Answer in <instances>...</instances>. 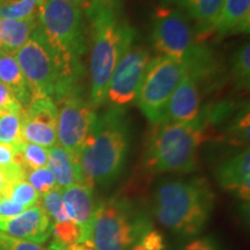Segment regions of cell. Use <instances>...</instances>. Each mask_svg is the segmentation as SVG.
I'll use <instances>...</instances> for the list:
<instances>
[{"label":"cell","instance_id":"4fadbf2b","mask_svg":"<svg viewBox=\"0 0 250 250\" xmlns=\"http://www.w3.org/2000/svg\"><path fill=\"white\" fill-rule=\"evenodd\" d=\"M62 199L67 215L80 229L81 243L92 247L93 225L99 205L94 188L88 184H74L62 190Z\"/></svg>","mask_w":250,"mask_h":250},{"label":"cell","instance_id":"cb8c5ba5","mask_svg":"<svg viewBox=\"0 0 250 250\" xmlns=\"http://www.w3.org/2000/svg\"><path fill=\"white\" fill-rule=\"evenodd\" d=\"M18 153L20 155L21 164L27 171L40 169L48 166L49 149L42 146L23 142L18 148Z\"/></svg>","mask_w":250,"mask_h":250},{"label":"cell","instance_id":"44dd1931","mask_svg":"<svg viewBox=\"0 0 250 250\" xmlns=\"http://www.w3.org/2000/svg\"><path fill=\"white\" fill-rule=\"evenodd\" d=\"M0 83L13 93L19 103L26 109L33 102L26 78L13 55L0 51Z\"/></svg>","mask_w":250,"mask_h":250},{"label":"cell","instance_id":"30bf717a","mask_svg":"<svg viewBox=\"0 0 250 250\" xmlns=\"http://www.w3.org/2000/svg\"><path fill=\"white\" fill-rule=\"evenodd\" d=\"M56 105H59L57 142L61 147L78 156L98 116L96 108L83 95L81 89L71 93Z\"/></svg>","mask_w":250,"mask_h":250},{"label":"cell","instance_id":"f546056e","mask_svg":"<svg viewBox=\"0 0 250 250\" xmlns=\"http://www.w3.org/2000/svg\"><path fill=\"white\" fill-rule=\"evenodd\" d=\"M130 250H168L165 236L160 230L151 228L146 232Z\"/></svg>","mask_w":250,"mask_h":250},{"label":"cell","instance_id":"8d00e7d4","mask_svg":"<svg viewBox=\"0 0 250 250\" xmlns=\"http://www.w3.org/2000/svg\"><path fill=\"white\" fill-rule=\"evenodd\" d=\"M64 1L68 2V4L76 6L78 8H83L85 6L88 4L89 0H64Z\"/></svg>","mask_w":250,"mask_h":250},{"label":"cell","instance_id":"ffe728a7","mask_svg":"<svg viewBox=\"0 0 250 250\" xmlns=\"http://www.w3.org/2000/svg\"><path fill=\"white\" fill-rule=\"evenodd\" d=\"M37 27L39 21L36 15L22 20L0 19V51L15 56Z\"/></svg>","mask_w":250,"mask_h":250},{"label":"cell","instance_id":"ac0fdd59","mask_svg":"<svg viewBox=\"0 0 250 250\" xmlns=\"http://www.w3.org/2000/svg\"><path fill=\"white\" fill-rule=\"evenodd\" d=\"M165 5L173 6L196 22L197 36H206L212 33L224 0H162Z\"/></svg>","mask_w":250,"mask_h":250},{"label":"cell","instance_id":"2e32d148","mask_svg":"<svg viewBox=\"0 0 250 250\" xmlns=\"http://www.w3.org/2000/svg\"><path fill=\"white\" fill-rule=\"evenodd\" d=\"M201 109V85L187 74L171 95L162 123H189L196 120Z\"/></svg>","mask_w":250,"mask_h":250},{"label":"cell","instance_id":"d4e9b609","mask_svg":"<svg viewBox=\"0 0 250 250\" xmlns=\"http://www.w3.org/2000/svg\"><path fill=\"white\" fill-rule=\"evenodd\" d=\"M39 0H17L0 2V19L22 20L35 17Z\"/></svg>","mask_w":250,"mask_h":250},{"label":"cell","instance_id":"f35d334b","mask_svg":"<svg viewBox=\"0 0 250 250\" xmlns=\"http://www.w3.org/2000/svg\"><path fill=\"white\" fill-rule=\"evenodd\" d=\"M2 1H6V0H0V2H2Z\"/></svg>","mask_w":250,"mask_h":250},{"label":"cell","instance_id":"7a4b0ae2","mask_svg":"<svg viewBox=\"0 0 250 250\" xmlns=\"http://www.w3.org/2000/svg\"><path fill=\"white\" fill-rule=\"evenodd\" d=\"M131 144L124 108L111 107L96 116L78 155L86 183L107 188L123 173Z\"/></svg>","mask_w":250,"mask_h":250},{"label":"cell","instance_id":"e0dca14e","mask_svg":"<svg viewBox=\"0 0 250 250\" xmlns=\"http://www.w3.org/2000/svg\"><path fill=\"white\" fill-rule=\"evenodd\" d=\"M250 0H224L215 19L212 33L217 36L249 33Z\"/></svg>","mask_w":250,"mask_h":250},{"label":"cell","instance_id":"6da1fadb","mask_svg":"<svg viewBox=\"0 0 250 250\" xmlns=\"http://www.w3.org/2000/svg\"><path fill=\"white\" fill-rule=\"evenodd\" d=\"M89 21L90 101L98 109L105 103L112 72L134 43V29L103 0H89L83 8Z\"/></svg>","mask_w":250,"mask_h":250},{"label":"cell","instance_id":"9a60e30c","mask_svg":"<svg viewBox=\"0 0 250 250\" xmlns=\"http://www.w3.org/2000/svg\"><path fill=\"white\" fill-rule=\"evenodd\" d=\"M215 179L226 191L235 193L237 198L249 203L250 198V151L242 149L225 159L215 169Z\"/></svg>","mask_w":250,"mask_h":250},{"label":"cell","instance_id":"f1b7e54d","mask_svg":"<svg viewBox=\"0 0 250 250\" xmlns=\"http://www.w3.org/2000/svg\"><path fill=\"white\" fill-rule=\"evenodd\" d=\"M26 180L40 193V196L45 195V193L50 192L51 190L58 188L57 184H56L54 174H52V171L48 167L27 171Z\"/></svg>","mask_w":250,"mask_h":250},{"label":"cell","instance_id":"4dcf8cb0","mask_svg":"<svg viewBox=\"0 0 250 250\" xmlns=\"http://www.w3.org/2000/svg\"><path fill=\"white\" fill-rule=\"evenodd\" d=\"M179 250H224L220 242L213 235H204L191 237L184 242Z\"/></svg>","mask_w":250,"mask_h":250},{"label":"cell","instance_id":"277c9868","mask_svg":"<svg viewBox=\"0 0 250 250\" xmlns=\"http://www.w3.org/2000/svg\"><path fill=\"white\" fill-rule=\"evenodd\" d=\"M14 57L26 78L33 101L50 99L57 104L80 89L81 77L85 73L83 65L62 58L39 27Z\"/></svg>","mask_w":250,"mask_h":250},{"label":"cell","instance_id":"7402d4cb","mask_svg":"<svg viewBox=\"0 0 250 250\" xmlns=\"http://www.w3.org/2000/svg\"><path fill=\"white\" fill-rule=\"evenodd\" d=\"M22 116L23 112L21 114L1 112L0 114V143L13 146L17 151L23 143Z\"/></svg>","mask_w":250,"mask_h":250},{"label":"cell","instance_id":"4316f807","mask_svg":"<svg viewBox=\"0 0 250 250\" xmlns=\"http://www.w3.org/2000/svg\"><path fill=\"white\" fill-rule=\"evenodd\" d=\"M7 197L17 204L29 208L40 203V193L27 180H20L11 183L8 188Z\"/></svg>","mask_w":250,"mask_h":250},{"label":"cell","instance_id":"836d02e7","mask_svg":"<svg viewBox=\"0 0 250 250\" xmlns=\"http://www.w3.org/2000/svg\"><path fill=\"white\" fill-rule=\"evenodd\" d=\"M24 210H27V208L14 203L8 197L0 198V218L6 219L15 217V215L22 213Z\"/></svg>","mask_w":250,"mask_h":250},{"label":"cell","instance_id":"3957f363","mask_svg":"<svg viewBox=\"0 0 250 250\" xmlns=\"http://www.w3.org/2000/svg\"><path fill=\"white\" fill-rule=\"evenodd\" d=\"M214 208V192L203 177L168 180L156 187L152 213L162 226L182 237L201 234Z\"/></svg>","mask_w":250,"mask_h":250},{"label":"cell","instance_id":"52a82bcc","mask_svg":"<svg viewBox=\"0 0 250 250\" xmlns=\"http://www.w3.org/2000/svg\"><path fill=\"white\" fill-rule=\"evenodd\" d=\"M36 17L50 45L67 62L83 64L88 40L81 9L64 0H39Z\"/></svg>","mask_w":250,"mask_h":250},{"label":"cell","instance_id":"5bb4252c","mask_svg":"<svg viewBox=\"0 0 250 250\" xmlns=\"http://www.w3.org/2000/svg\"><path fill=\"white\" fill-rule=\"evenodd\" d=\"M0 232L17 239L42 245L51 237L52 223L39 203L15 217L0 218Z\"/></svg>","mask_w":250,"mask_h":250},{"label":"cell","instance_id":"ba28073f","mask_svg":"<svg viewBox=\"0 0 250 250\" xmlns=\"http://www.w3.org/2000/svg\"><path fill=\"white\" fill-rule=\"evenodd\" d=\"M186 76L184 61L160 55L151 58L136 98L137 105L149 123H162L168 102Z\"/></svg>","mask_w":250,"mask_h":250},{"label":"cell","instance_id":"83f0119b","mask_svg":"<svg viewBox=\"0 0 250 250\" xmlns=\"http://www.w3.org/2000/svg\"><path fill=\"white\" fill-rule=\"evenodd\" d=\"M249 107H243L236 114L229 126L227 129V136L233 143L236 144H248L249 143Z\"/></svg>","mask_w":250,"mask_h":250},{"label":"cell","instance_id":"603a6c76","mask_svg":"<svg viewBox=\"0 0 250 250\" xmlns=\"http://www.w3.org/2000/svg\"><path fill=\"white\" fill-rule=\"evenodd\" d=\"M232 77L236 88L248 89L250 83V44L245 43L235 51L232 62Z\"/></svg>","mask_w":250,"mask_h":250},{"label":"cell","instance_id":"d590c367","mask_svg":"<svg viewBox=\"0 0 250 250\" xmlns=\"http://www.w3.org/2000/svg\"><path fill=\"white\" fill-rule=\"evenodd\" d=\"M62 250H94L92 247L85 245V243H74V245H71L66 247V248Z\"/></svg>","mask_w":250,"mask_h":250},{"label":"cell","instance_id":"74e56055","mask_svg":"<svg viewBox=\"0 0 250 250\" xmlns=\"http://www.w3.org/2000/svg\"><path fill=\"white\" fill-rule=\"evenodd\" d=\"M103 1H105V2H108V1H112V0H103Z\"/></svg>","mask_w":250,"mask_h":250},{"label":"cell","instance_id":"484cf974","mask_svg":"<svg viewBox=\"0 0 250 250\" xmlns=\"http://www.w3.org/2000/svg\"><path fill=\"white\" fill-rule=\"evenodd\" d=\"M42 208L48 213L52 224L64 223L71 220L65 210L64 199H62V190L59 188L51 190V191L42 196Z\"/></svg>","mask_w":250,"mask_h":250},{"label":"cell","instance_id":"9c48e42d","mask_svg":"<svg viewBox=\"0 0 250 250\" xmlns=\"http://www.w3.org/2000/svg\"><path fill=\"white\" fill-rule=\"evenodd\" d=\"M152 42L160 56L183 61L197 43L195 34L182 12L173 6H160L153 17Z\"/></svg>","mask_w":250,"mask_h":250},{"label":"cell","instance_id":"d6a6232c","mask_svg":"<svg viewBox=\"0 0 250 250\" xmlns=\"http://www.w3.org/2000/svg\"><path fill=\"white\" fill-rule=\"evenodd\" d=\"M24 109L15 99L13 93L0 83V114L1 112H17L21 114Z\"/></svg>","mask_w":250,"mask_h":250},{"label":"cell","instance_id":"e575fe53","mask_svg":"<svg viewBox=\"0 0 250 250\" xmlns=\"http://www.w3.org/2000/svg\"><path fill=\"white\" fill-rule=\"evenodd\" d=\"M11 183H13L11 179L7 176V174L5 171L0 170V198L2 197H7L8 193V188L11 186Z\"/></svg>","mask_w":250,"mask_h":250},{"label":"cell","instance_id":"5b68a950","mask_svg":"<svg viewBox=\"0 0 250 250\" xmlns=\"http://www.w3.org/2000/svg\"><path fill=\"white\" fill-rule=\"evenodd\" d=\"M208 125L199 112L189 123L166 122L154 125L144 151L149 173L188 174L197 169L198 149L206 140Z\"/></svg>","mask_w":250,"mask_h":250},{"label":"cell","instance_id":"7c38bea8","mask_svg":"<svg viewBox=\"0 0 250 250\" xmlns=\"http://www.w3.org/2000/svg\"><path fill=\"white\" fill-rule=\"evenodd\" d=\"M57 109L50 99L34 100L23 111V142L36 144L46 149L57 146Z\"/></svg>","mask_w":250,"mask_h":250},{"label":"cell","instance_id":"8992f818","mask_svg":"<svg viewBox=\"0 0 250 250\" xmlns=\"http://www.w3.org/2000/svg\"><path fill=\"white\" fill-rule=\"evenodd\" d=\"M152 220L130 199L111 197L99 202L94 219L92 247L94 250H130L146 232Z\"/></svg>","mask_w":250,"mask_h":250},{"label":"cell","instance_id":"d6986e66","mask_svg":"<svg viewBox=\"0 0 250 250\" xmlns=\"http://www.w3.org/2000/svg\"><path fill=\"white\" fill-rule=\"evenodd\" d=\"M46 167L54 174L59 189L64 190L74 184H87L78 156L71 154L61 146L57 145L49 149Z\"/></svg>","mask_w":250,"mask_h":250},{"label":"cell","instance_id":"8fae6325","mask_svg":"<svg viewBox=\"0 0 250 250\" xmlns=\"http://www.w3.org/2000/svg\"><path fill=\"white\" fill-rule=\"evenodd\" d=\"M151 61L148 50L132 44L122 56L109 83L105 102L111 107L124 108L136 101L146 67Z\"/></svg>","mask_w":250,"mask_h":250},{"label":"cell","instance_id":"1f68e13d","mask_svg":"<svg viewBox=\"0 0 250 250\" xmlns=\"http://www.w3.org/2000/svg\"><path fill=\"white\" fill-rule=\"evenodd\" d=\"M0 250H50L45 247L33 243L26 240L17 239L0 232Z\"/></svg>","mask_w":250,"mask_h":250}]
</instances>
